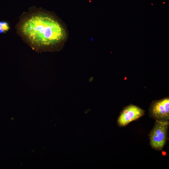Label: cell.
Wrapping results in <instances>:
<instances>
[{"mask_svg":"<svg viewBox=\"0 0 169 169\" xmlns=\"http://www.w3.org/2000/svg\"><path fill=\"white\" fill-rule=\"evenodd\" d=\"M20 31L32 44L37 47L53 45L62 41L65 31L59 23L42 13L33 14L22 23Z\"/></svg>","mask_w":169,"mask_h":169,"instance_id":"6da1fadb","label":"cell"},{"mask_svg":"<svg viewBox=\"0 0 169 169\" xmlns=\"http://www.w3.org/2000/svg\"><path fill=\"white\" fill-rule=\"evenodd\" d=\"M168 125L167 121L156 120L149 134L150 144L152 148L159 150L163 148L166 143Z\"/></svg>","mask_w":169,"mask_h":169,"instance_id":"7a4b0ae2","label":"cell"},{"mask_svg":"<svg viewBox=\"0 0 169 169\" xmlns=\"http://www.w3.org/2000/svg\"><path fill=\"white\" fill-rule=\"evenodd\" d=\"M144 114L143 110L140 108L134 105H130L125 107L120 113L117 120L118 124L121 126L126 125L141 117Z\"/></svg>","mask_w":169,"mask_h":169,"instance_id":"3957f363","label":"cell"},{"mask_svg":"<svg viewBox=\"0 0 169 169\" xmlns=\"http://www.w3.org/2000/svg\"><path fill=\"white\" fill-rule=\"evenodd\" d=\"M151 112L156 118L160 120H168L169 99L167 98L153 103L151 109Z\"/></svg>","mask_w":169,"mask_h":169,"instance_id":"277c9868","label":"cell"},{"mask_svg":"<svg viewBox=\"0 0 169 169\" xmlns=\"http://www.w3.org/2000/svg\"><path fill=\"white\" fill-rule=\"evenodd\" d=\"M10 28L8 23L5 21H0V33H5Z\"/></svg>","mask_w":169,"mask_h":169,"instance_id":"5b68a950","label":"cell"}]
</instances>
